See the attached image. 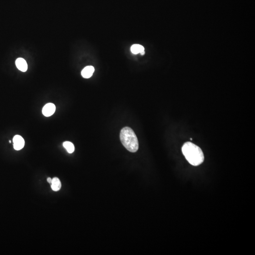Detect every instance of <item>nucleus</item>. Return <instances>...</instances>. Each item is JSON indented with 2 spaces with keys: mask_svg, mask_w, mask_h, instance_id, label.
Segmentation results:
<instances>
[{
  "mask_svg": "<svg viewBox=\"0 0 255 255\" xmlns=\"http://www.w3.org/2000/svg\"><path fill=\"white\" fill-rule=\"evenodd\" d=\"M131 51L133 54H137L145 51L144 47L139 44H133L131 47Z\"/></svg>",
  "mask_w": 255,
  "mask_h": 255,
  "instance_id": "nucleus-8",
  "label": "nucleus"
},
{
  "mask_svg": "<svg viewBox=\"0 0 255 255\" xmlns=\"http://www.w3.org/2000/svg\"><path fill=\"white\" fill-rule=\"evenodd\" d=\"M94 71H95V68L93 66H86L82 71V76L85 79H89L93 75Z\"/></svg>",
  "mask_w": 255,
  "mask_h": 255,
  "instance_id": "nucleus-6",
  "label": "nucleus"
},
{
  "mask_svg": "<svg viewBox=\"0 0 255 255\" xmlns=\"http://www.w3.org/2000/svg\"><path fill=\"white\" fill-rule=\"evenodd\" d=\"M140 54H141V55H144V54H145V51H143V52H142L141 53H140Z\"/></svg>",
  "mask_w": 255,
  "mask_h": 255,
  "instance_id": "nucleus-11",
  "label": "nucleus"
},
{
  "mask_svg": "<svg viewBox=\"0 0 255 255\" xmlns=\"http://www.w3.org/2000/svg\"><path fill=\"white\" fill-rule=\"evenodd\" d=\"M64 147L67 150L69 153L71 154L75 150L74 146L72 143L69 141H65L63 144Z\"/></svg>",
  "mask_w": 255,
  "mask_h": 255,
  "instance_id": "nucleus-9",
  "label": "nucleus"
},
{
  "mask_svg": "<svg viewBox=\"0 0 255 255\" xmlns=\"http://www.w3.org/2000/svg\"><path fill=\"white\" fill-rule=\"evenodd\" d=\"M56 110V107L54 104H47L44 107L42 113L46 117H49L53 115Z\"/></svg>",
  "mask_w": 255,
  "mask_h": 255,
  "instance_id": "nucleus-4",
  "label": "nucleus"
},
{
  "mask_svg": "<svg viewBox=\"0 0 255 255\" xmlns=\"http://www.w3.org/2000/svg\"><path fill=\"white\" fill-rule=\"evenodd\" d=\"M16 65L17 68L22 72H25L28 69V64L26 61L21 58H19L16 60Z\"/></svg>",
  "mask_w": 255,
  "mask_h": 255,
  "instance_id": "nucleus-5",
  "label": "nucleus"
},
{
  "mask_svg": "<svg viewBox=\"0 0 255 255\" xmlns=\"http://www.w3.org/2000/svg\"><path fill=\"white\" fill-rule=\"evenodd\" d=\"M51 188L54 191H58L61 188V182L60 179L57 177H54L52 179V183L51 184Z\"/></svg>",
  "mask_w": 255,
  "mask_h": 255,
  "instance_id": "nucleus-7",
  "label": "nucleus"
},
{
  "mask_svg": "<svg viewBox=\"0 0 255 255\" xmlns=\"http://www.w3.org/2000/svg\"><path fill=\"white\" fill-rule=\"evenodd\" d=\"M120 139L122 145L129 152L135 153L138 151V138L131 128L126 127L121 129L120 132Z\"/></svg>",
  "mask_w": 255,
  "mask_h": 255,
  "instance_id": "nucleus-2",
  "label": "nucleus"
},
{
  "mask_svg": "<svg viewBox=\"0 0 255 255\" xmlns=\"http://www.w3.org/2000/svg\"><path fill=\"white\" fill-rule=\"evenodd\" d=\"M13 147L16 150H20L23 149L25 145L23 138L19 135H15L13 139Z\"/></svg>",
  "mask_w": 255,
  "mask_h": 255,
  "instance_id": "nucleus-3",
  "label": "nucleus"
},
{
  "mask_svg": "<svg viewBox=\"0 0 255 255\" xmlns=\"http://www.w3.org/2000/svg\"><path fill=\"white\" fill-rule=\"evenodd\" d=\"M182 152L186 159L191 165L198 166L204 160V156L202 150L192 143H185L182 146Z\"/></svg>",
  "mask_w": 255,
  "mask_h": 255,
  "instance_id": "nucleus-1",
  "label": "nucleus"
},
{
  "mask_svg": "<svg viewBox=\"0 0 255 255\" xmlns=\"http://www.w3.org/2000/svg\"><path fill=\"white\" fill-rule=\"evenodd\" d=\"M47 181H48V183H50V184H51V183H52V179L50 177L48 178H47Z\"/></svg>",
  "mask_w": 255,
  "mask_h": 255,
  "instance_id": "nucleus-10",
  "label": "nucleus"
}]
</instances>
